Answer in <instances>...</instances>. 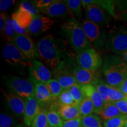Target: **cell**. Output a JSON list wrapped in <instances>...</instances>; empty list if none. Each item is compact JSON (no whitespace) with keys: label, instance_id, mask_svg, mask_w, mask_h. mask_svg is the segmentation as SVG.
<instances>
[{"label":"cell","instance_id":"6da1fadb","mask_svg":"<svg viewBox=\"0 0 127 127\" xmlns=\"http://www.w3.org/2000/svg\"><path fill=\"white\" fill-rule=\"evenodd\" d=\"M40 58L47 66L57 72L63 70L67 61L66 48L61 41L52 35H47L36 43Z\"/></svg>","mask_w":127,"mask_h":127},{"label":"cell","instance_id":"7a4b0ae2","mask_svg":"<svg viewBox=\"0 0 127 127\" xmlns=\"http://www.w3.org/2000/svg\"><path fill=\"white\" fill-rule=\"evenodd\" d=\"M102 72L106 82L118 88L127 77V64L115 54H108L103 58Z\"/></svg>","mask_w":127,"mask_h":127},{"label":"cell","instance_id":"3957f363","mask_svg":"<svg viewBox=\"0 0 127 127\" xmlns=\"http://www.w3.org/2000/svg\"><path fill=\"white\" fill-rule=\"evenodd\" d=\"M61 29L77 55L93 48L82 26L74 17L64 23L61 25Z\"/></svg>","mask_w":127,"mask_h":127},{"label":"cell","instance_id":"277c9868","mask_svg":"<svg viewBox=\"0 0 127 127\" xmlns=\"http://www.w3.org/2000/svg\"><path fill=\"white\" fill-rule=\"evenodd\" d=\"M105 49L115 54L127 51V28L119 25L111 28L107 35Z\"/></svg>","mask_w":127,"mask_h":127},{"label":"cell","instance_id":"5b68a950","mask_svg":"<svg viewBox=\"0 0 127 127\" xmlns=\"http://www.w3.org/2000/svg\"><path fill=\"white\" fill-rule=\"evenodd\" d=\"M5 84L12 93L25 100L34 96L35 87L31 81L17 76L5 78Z\"/></svg>","mask_w":127,"mask_h":127},{"label":"cell","instance_id":"8992f818","mask_svg":"<svg viewBox=\"0 0 127 127\" xmlns=\"http://www.w3.org/2000/svg\"><path fill=\"white\" fill-rule=\"evenodd\" d=\"M82 26L92 45L98 52H102L105 49L107 39L104 30L101 27L87 20L84 21Z\"/></svg>","mask_w":127,"mask_h":127},{"label":"cell","instance_id":"52a82bcc","mask_svg":"<svg viewBox=\"0 0 127 127\" xmlns=\"http://www.w3.org/2000/svg\"><path fill=\"white\" fill-rule=\"evenodd\" d=\"M2 54L4 60L9 65L29 68L32 65V62L11 42H7L5 45Z\"/></svg>","mask_w":127,"mask_h":127},{"label":"cell","instance_id":"ba28073f","mask_svg":"<svg viewBox=\"0 0 127 127\" xmlns=\"http://www.w3.org/2000/svg\"><path fill=\"white\" fill-rule=\"evenodd\" d=\"M77 62L78 66L93 71L99 70L102 68L103 65V59L94 48L88 49L78 55Z\"/></svg>","mask_w":127,"mask_h":127},{"label":"cell","instance_id":"9c48e42d","mask_svg":"<svg viewBox=\"0 0 127 127\" xmlns=\"http://www.w3.org/2000/svg\"><path fill=\"white\" fill-rule=\"evenodd\" d=\"M11 43L18 48L30 61L32 62L39 58L36 45L28 35H17Z\"/></svg>","mask_w":127,"mask_h":127},{"label":"cell","instance_id":"30bf717a","mask_svg":"<svg viewBox=\"0 0 127 127\" xmlns=\"http://www.w3.org/2000/svg\"><path fill=\"white\" fill-rule=\"evenodd\" d=\"M30 68V79L32 84L42 83L45 84L51 79V73L47 66L38 60L32 61Z\"/></svg>","mask_w":127,"mask_h":127},{"label":"cell","instance_id":"8fae6325","mask_svg":"<svg viewBox=\"0 0 127 127\" xmlns=\"http://www.w3.org/2000/svg\"><path fill=\"white\" fill-rule=\"evenodd\" d=\"M54 21L45 15L38 14L33 17L31 24L28 28V34L31 36H38L51 29Z\"/></svg>","mask_w":127,"mask_h":127},{"label":"cell","instance_id":"7c38bea8","mask_svg":"<svg viewBox=\"0 0 127 127\" xmlns=\"http://www.w3.org/2000/svg\"><path fill=\"white\" fill-rule=\"evenodd\" d=\"M85 17L87 20L93 22L99 26L106 25L110 22L111 18L100 6L91 4L85 7Z\"/></svg>","mask_w":127,"mask_h":127},{"label":"cell","instance_id":"4fadbf2b","mask_svg":"<svg viewBox=\"0 0 127 127\" xmlns=\"http://www.w3.org/2000/svg\"><path fill=\"white\" fill-rule=\"evenodd\" d=\"M6 104L9 110L18 118H24L25 107V101L18 95L12 93L2 90Z\"/></svg>","mask_w":127,"mask_h":127},{"label":"cell","instance_id":"5bb4252c","mask_svg":"<svg viewBox=\"0 0 127 127\" xmlns=\"http://www.w3.org/2000/svg\"><path fill=\"white\" fill-rule=\"evenodd\" d=\"M78 84L81 85H94L101 79L99 71H93L84 69L79 66H75L72 71Z\"/></svg>","mask_w":127,"mask_h":127},{"label":"cell","instance_id":"9a60e30c","mask_svg":"<svg viewBox=\"0 0 127 127\" xmlns=\"http://www.w3.org/2000/svg\"><path fill=\"white\" fill-rule=\"evenodd\" d=\"M81 88L83 93L84 96L90 98L93 101L94 106V112L96 115H98L104 109L106 104L101 98V95L93 85H81Z\"/></svg>","mask_w":127,"mask_h":127},{"label":"cell","instance_id":"2e32d148","mask_svg":"<svg viewBox=\"0 0 127 127\" xmlns=\"http://www.w3.org/2000/svg\"><path fill=\"white\" fill-rule=\"evenodd\" d=\"M25 107L24 115V122L27 127H31L32 123L42 109L36 100L35 96L25 99Z\"/></svg>","mask_w":127,"mask_h":127},{"label":"cell","instance_id":"e0dca14e","mask_svg":"<svg viewBox=\"0 0 127 127\" xmlns=\"http://www.w3.org/2000/svg\"><path fill=\"white\" fill-rule=\"evenodd\" d=\"M49 18H58V17H65L70 11L68 9L65 1H58L55 0V2L45 9L40 10Z\"/></svg>","mask_w":127,"mask_h":127},{"label":"cell","instance_id":"ac0fdd59","mask_svg":"<svg viewBox=\"0 0 127 127\" xmlns=\"http://www.w3.org/2000/svg\"><path fill=\"white\" fill-rule=\"evenodd\" d=\"M35 87V98L41 107H45L51 101L52 97L45 84H36Z\"/></svg>","mask_w":127,"mask_h":127},{"label":"cell","instance_id":"d6986e66","mask_svg":"<svg viewBox=\"0 0 127 127\" xmlns=\"http://www.w3.org/2000/svg\"><path fill=\"white\" fill-rule=\"evenodd\" d=\"M57 110L64 121L80 117L79 105H77L74 104L71 105L64 106L58 105Z\"/></svg>","mask_w":127,"mask_h":127},{"label":"cell","instance_id":"ffe728a7","mask_svg":"<svg viewBox=\"0 0 127 127\" xmlns=\"http://www.w3.org/2000/svg\"><path fill=\"white\" fill-rule=\"evenodd\" d=\"M34 16L24 9L19 8L12 15V20L15 21L21 27L27 30L31 24Z\"/></svg>","mask_w":127,"mask_h":127},{"label":"cell","instance_id":"44dd1931","mask_svg":"<svg viewBox=\"0 0 127 127\" xmlns=\"http://www.w3.org/2000/svg\"><path fill=\"white\" fill-rule=\"evenodd\" d=\"M57 72H60L56 76V79L58 80L63 87V90H68L73 85L78 84L74 75L69 74L64 70H61Z\"/></svg>","mask_w":127,"mask_h":127},{"label":"cell","instance_id":"7402d4cb","mask_svg":"<svg viewBox=\"0 0 127 127\" xmlns=\"http://www.w3.org/2000/svg\"><path fill=\"white\" fill-rule=\"evenodd\" d=\"M121 115H123V114L121 113L118 108L112 102L106 105L104 109L98 114V115L100 116V118L104 121L109 120Z\"/></svg>","mask_w":127,"mask_h":127},{"label":"cell","instance_id":"603a6c76","mask_svg":"<svg viewBox=\"0 0 127 127\" xmlns=\"http://www.w3.org/2000/svg\"><path fill=\"white\" fill-rule=\"evenodd\" d=\"M47 117L50 127H63L64 121L60 116L55 105H52L48 111Z\"/></svg>","mask_w":127,"mask_h":127},{"label":"cell","instance_id":"cb8c5ba5","mask_svg":"<svg viewBox=\"0 0 127 127\" xmlns=\"http://www.w3.org/2000/svg\"><path fill=\"white\" fill-rule=\"evenodd\" d=\"M80 117L91 115L94 112V106L93 101L90 98L85 96L79 105Z\"/></svg>","mask_w":127,"mask_h":127},{"label":"cell","instance_id":"d4e9b609","mask_svg":"<svg viewBox=\"0 0 127 127\" xmlns=\"http://www.w3.org/2000/svg\"><path fill=\"white\" fill-rule=\"evenodd\" d=\"M48 90L51 95L52 99H57L63 91L61 84L56 79H51L45 84Z\"/></svg>","mask_w":127,"mask_h":127},{"label":"cell","instance_id":"484cf974","mask_svg":"<svg viewBox=\"0 0 127 127\" xmlns=\"http://www.w3.org/2000/svg\"><path fill=\"white\" fill-rule=\"evenodd\" d=\"M81 127H102L100 117L95 114H92L82 117Z\"/></svg>","mask_w":127,"mask_h":127},{"label":"cell","instance_id":"4316f807","mask_svg":"<svg viewBox=\"0 0 127 127\" xmlns=\"http://www.w3.org/2000/svg\"><path fill=\"white\" fill-rule=\"evenodd\" d=\"M127 121V115L117 116L109 120L103 121L104 127H124L125 124Z\"/></svg>","mask_w":127,"mask_h":127},{"label":"cell","instance_id":"83f0119b","mask_svg":"<svg viewBox=\"0 0 127 127\" xmlns=\"http://www.w3.org/2000/svg\"><path fill=\"white\" fill-rule=\"evenodd\" d=\"M1 32H2V37L4 38L5 40L10 42H12L14 38L17 35V32L14 29L12 20L8 18L5 27Z\"/></svg>","mask_w":127,"mask_h":127},{"label":"cell","instance_id":"f1b7e54d","mask_svg":"<svg viewBox=\"0 0 127 127\" xmlns=\"http://www.w3.org/2000/svg\"><path fill=\"white\" fill-rule=\"evenodd\" d=\"M48 111L42 109L32 123L31 127H50L47 117Z\"/></svg>","mask_w":127,"mask_h":127},{"label":"cell","instance_id":"f546056e","mask_svg":"<svg viewBox=\"0 0 127 127\" xmlns=\"http://www.w3.org/2000/svg\"><path fill=\"white\" fill-rule=\"evenodd\" d=\"M94 86L95 87V88H96V90L99 93V95H101V98H102L105 104L107 105L111 103V101H109L107 94L108 84L107 83H105L102 79H101Z\"/></svg>","mask_w":127,"mask_h":127},{"label":"cell","instance_id":"4dcf8cb0","mask_svg":"<svg viewBox=\"0 0 127 127\" xmlns=\"http://www.w3.org/2000/svg\"><path fill=\"white\" fill-rule=\"evenodd\" d=\"M107 94L111 102H114L127 98V95L124 94L119 89L109 85L108 86Z\"/></svg>","mask_w":127,"mask_h":127},{"label":"cell","instance_id":"1f68e13d","mask_svg":"<svg viewBox=\"0 0 127 127\" xmlns=\"http://www.w3.org/2000/svg\"><path fill=\"white\" fill-rule=\"evenodd\" d=\"M68 9L71 13L77 17H81L82 14V1L80 0H66L65 1Z\"/></svg>","mask_w":127,"mask_h":127},{"label":"cell","instance_id":"d6a6232c","mask_svg":"<svg viewBox=\"0 0 127 127\" xmlns=\"http://www.w3.org/2000/svg\"><path fill=\"white\" fill-rule=\"evenodd\" d=\"M57 105L58 106L71 105L75 104L74 99L68 90H63L59 97L57 98Z\"/></svg>","mask_w":127,"mask_h":127},{"label":"cell","instance_id":"836d02e7","mask_svg":"<svg viewBox=\"0 0 127 127\" xmlns=\"http://www.w3.org/2000/svg\"><path fill=\"white\" fill-rule=\"evenodd\" d=\"M71 95H72L75 105H79L83 98L85 97L81 88L80 84H77L68 89Z\"/></svg>","mask_w":127,"mask_h":127},{"label":"cell","instance_id":"e575fe53","mask_svg":"<svg viewBox=\"0 0 127 127\" xmlns=\"http://www.w3.org/2000/svg\"><path fill=\"white\" fill-rule=\"evenodd\" d=\"M18 124V120L13 116L1 113L0 115V127H12Z\"/></svg>","mask_w":127,"mask_h":127},{"label":"cell","instance_id":"d590c367","mask_svg":"<svg viewBox=\"0 0 127 127\" xmlns=\"http://www.w3.org/2000/svg\"><path fill=\"white\" fill-rule=\"evenodd\" d=\"M19 8L24 9V10L31 13L33 16L38 15L39 12H40V10L36 8V6L34 4V3L32 2V1H22L20 5Z\"/></svg>","mask_w":127,"mask_h":127},{"label":"cell","instance_id":"8d00e7d4","mask_svg":"<svg viewBox=\"0 0 127 127\" xmlns=\"http://www.w3.org/2000/svg\"><path fill=\"white\" fill-rule=\"evenodd\" d=\"M55 0H36L32 1V2L39 10L45 9L50 6L52 3L55 2Z\"/></svg>","mask_w":127,"mask_h":127},{"label":"cell","instance_id":"74e56055","mask_svg":"<svg viewBox=\"0 0 127 127\" xmlns=\"http://www.w3.org/2000/svg\"><path fill=\"white\" fill-rule=\"evenodd\" d=\"M81 117H79L73 120L64 121L63 127H81Z\"/></svg>","mask_w":127,"mask_h":127},{"label":"cell","instance_id":"f35d334b","mask_svg":"<svg viewBox=\"0 0 127 127\" xmlns=\"http://www.w3.org/2000/svg\"><path fill=\"white\" fill-rule=\"evenodd\" d=\"M119 109L121 113L127 115V98L112 102Z\"/></svg>","mask_w":127,"mask_h":127},{"label":"cell","instance_id":"ab89813d","mask_svg":"<svg viewBox=\"0 0 127 127\" xmlns=\"http://www.w3.org/2000/svg\"><path fill=\"white\" fill-rule=\"evenodd\" d=\"M15 1L14 0H1L0 1V9L1 11H5L14 4Z\"/></svg>","mask_w":127,"mask_h":127},{"label":"cell","instance_id":"60d3db41","mask_svg":"<svg viewBox=\"0 0 127 127\" xmlns=\"http://www.w3.org/2000/svg\"><path fill=\"white\" fill-rule=\"evenodd\" d=\"M12 23H13L14 29H15V32H17V35H28L27 30L21 27L20 25L16 23L15 21L12 20Z\"/></svg>","mask_w":127,"mask_h":127},{"label":"cell","instance_id":"b9f144b4","mask_svg":"<svg viewBox=\"0 0 127 127\" xmlns=\"http://www.w3.org/2000/svg\"><path fill=\"white\" fill-rule=\"evenodd\" d=\"M8 18L5 15L4 13L1 12L0 14V30L2 32L4 30L6 24H7Z\"/></svg>","mask_w":127,"mask_h":127},{"label":"cell","instance_id":"7bdbcfd3","mask_svg":"<svg viewBox=\"0 0 127 127\" xmlns=\"http://www.w3.org/2000/svg\"><path fill=\"white\" fill-rule=\"evenodd\" d=\"M118 89H119L124 94L127 96V77L126 79L124 80V81L123 82V83L121 84V85Z\"/></svg>","mask_w":127,"mask_h":127},{"label":"cell","instance_id":"ee69618b","mask_svg":"<svg viewBox=\"0 0 127 127\" xmlns=\"http://www.w3.org/2000/svg\"><path fill=\"white\" fill-rule=\"evenodd\" d=\"M121 56L122 58H123V59L127 63V51L124 52V53H123V54H121Z\"/></svg>","mask_w":127,"mask_h":127},{"label":"cell","instance_id":"f6af8a7d","mask_svg":"<svg viewBox=\"0 0 127 127\" xmlns=\"http://www.w3.org/2000/svg\"><path fill=\"white\" fill-rule=\"evenodd\" d=\"M12 127H24V126L22 124H17V125H15V126H14Z\"/></svg>","mask_w":127,"mask_h":127},{"label":"cell","instance_id":"bcb514c9","mask_svg":"<svg viewBox=\"0 0 127 127\" xmlns=\"http://www.w3.org/2000/svg\"><path fill=\"white\" fill-rule=\"evenodd\" d=\"M124 127H127V121L126 122V123L125 124V125H124Z\"/></svg>","mask_w":127,"mask_h":127},{"label":"cell","instance_id":"7dc6e473","mask_svg":"<svg viewBox=\"0 0 127 127\" xmlns=\"http://www.w3.org/2000/svg\"><path fill=\"white\" fill-rule=\"evenodd\" d=\"M126 27L127 28V23H126Z\"/></svg>","mask_w":127,"mask_h":127},{"label":"cell","instance_id":"c3c4849f","mask_svg":"<svg viewBox=\"0 0 127 127\" xmlns=\"http://www.w3.org/2000/svg\"></svg>","mask_w":127,"mask_h":127}]
</instances>
